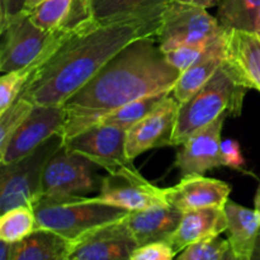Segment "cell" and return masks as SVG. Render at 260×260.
Instances as JSON below:
<instances>
[{"label":"cell","mask_w":260,"mask_h":260,"mask_svg":"<svg viewBox=\"0 0 260 260\" xmlns=\"http://www.w3.org/2000/svg\"><path fill=\"white\" fill-rule=\"evenodd\" d=\"M180 71L168 62L156 38H141L119 51L65 104L63 141L94 126L102 116L131 102L173 91Z\"/></svg>","instance_id":"cell-1"},{"label":"cell","mask_w":260,"mask_h":260,"mask_svg":"<svg viewBox=\"0 0 260 260\" xmlns=\"http://www.w3.org/2000/svg\"><path fill=\"white\" fill-rule=\"evenodd\" d=\"M160 18L94 20L60 46L20 93L35 106L61 107L88 84L119 51L141 38H156Z\"/></svg>","instance_id":"cell-2"},{"label":"cell","mask_w":260,"mask_h":260,"mask_svg":"<svg viewBox=\"0 0 260 260\" xmlns=\"http://www.w3.org/2000/svg\"><path fill=\"white\" fill-rule=\"evenodd\" d=\"M32 208L37 230L57 234L69 243L128 215V211L107 205L96 197L79 196L42 194Z\"/></svg>","instance_id":"cell-3"},{"label":"cell","mask_w":260,"mask_h":260,"mask_svg":"<svg viewBox=\"0 0 260 260\" xmlns=\"http://www.w3.org/2000/svg\"><path fill=\"white\" fill-rule=\"evenodd\" d=\"M248 90L236 80L223 62L194 95L179 103L173 146L182 145L188 137L221 116H240Z\"/></svg>","instance_id":"cell-4"},{"label":"cell","mask_w":260,"mask_h":260,"mask_svg":"<svg viewBox=\"0 0 260 260\" xmlns=\"http://www.w3.org/2000/svg\"><path fill=\"white\" fill-rule=\"evenodd\" d=\"M0 33V71L7 74L30 63L41 68L76 32H45L30 20L28 12H23L13 18Z\"/></svg>","instance_id":"cell-5"},{"label":"cell","mask_w":260,"mask_h":260,"mask_svg":"<svg viewBox=\"0 0 260 260\" xmlns=\"http://www.w3.org/2000/svg\"><path fill=\"white\" fill-rule=\"evenodd\" d=\"M63 145L61 135L51 137L27 156L0 164V212L20 206L32 207L42 196V177L48 160Z\"/></svg>","instance_id":"cell-6"},{"label":"cell","mask_w":260,"mask_h":260,"mask_svg":"<svg viewBox=\"0 0 260 260\" xmlns=\"http://www.w3.org/2000/svg\"><path fill=\"white\" fill-rule=\"evenodd\" d=\"M228 33L207 9L172 2L161 15L156 41L162 51L183 45L208 46Z\"/></svg>","instance_id":"cell-7"},{"label":"cell","mask_w":260,"mask_h":260,"mask_svg":"<svg viewBox=\"0 0 260 260\" xmlns=\"http://www.w3.org/2000/svg\"><path fill=\"white\" fill-rule=\"evenodd\" d=\"M98 164L62 146L48 160L42 177V194L86 197L99 193L103 177Z\"/></svg>","instance_id":"cell-8"},{"label":"cell","mask_w":260,"mask_h":260,"mask_svg":"<svg viewBox=\"0 0 260 260\" xmlns=\"http://www.w3.org/2000/svg\"><path fill=\"white\" fill-rule=\"evenodd\" d=\"M99 201L128 212L169 205L167 188H159L142 177L135 165L107 173L98 194Z\"/></svg>","instance_id":"cell-9"},{"label":"cell","mask_w":260,"mask_h":260,"mask_svg":"<svg viewBox=\"0 0 260 260\" xmlns=\"http://www.w3.org/2000/svg\"><path fill=\"white\" fill-rule=\"evenodd\" d=\"M127 131L109 124H95L63 141V146L98 164L107 173L134 165L126 154Z\"/></svg>","instance_id":"cell-10"},{"label":"cell","mask_w":260,"mask_h":260,"mask_svg":"<svg viewBox=\"0 0 260 260\" xmlns=\"http://www.w3.org/2000/svg\"><path fill=\"white\" fill-rule=\"evenodd\" d=\"M66 119L68 112L63 106H35L13 135L4 151L0 152V164L17 161L35 151L51 137L62 134Z\"/></svg>","instance_id":"cell-11"},{"label":"cell","mask_w":260,"mask_h":260,"mask_svg":"<svg viewBox=\"0 0 260 260\" xmlns=\"http://www.w3.org/2000/svg\"><path fill=\"white\" fill-rule=\"evenodd\" d=\"M126 217L101 226L70 243L68 260H129L137 248Z\"/></svg>","instance_id":"cell-12"},{"label":"cell","mask_w":260,"mask_h":260,"mask_svg":"<svg viewBox=\"0 0 260 260\" xmlns=\"http://www.w3.org/2000/svg\"><path fill=\"white\" fill-rule=\"evenodd\" d=\"M178 108L179 102L174 96H164L146 117L127 131L126 154L129 160L134 161L149 150L173 146Z\"/></svg>","instance_id":"cell-13"},{"label":"cell","mask_w":260,"mask_h":260,"mask_svg":"<svg viewBox=\"0 0 260 260\" xmlns=\"http://www.w3.org/2000/svg\"><path fill=\"white\" fill-rule=\"evenodd\" d=\"M221 116L212 123L188 137L177 152L175 167L185 175H203L208 170L221 167V132L225 119Z\"/></svg>","instance_id":"cell-14"},{"label":"cell","mask_w":260,"mask_h":260,"mask_svg":"<svg viewBox=\"0 0 260 260\" xmlns=\"http://www.w3.org/2000/svg\"><path fill=\"white\" fill-rule=\"evenodd\" d=\"M231 187L225 182L200 174L185 175L174 187L167 188L168 203L183 213L202 208H225Z\"/></svg>","instance_id":"cell-15"},{"label":"cell","mask_w":260,"mask_h":260,"mask_svg":"<svg viewBox=\"0 0 260 260\" xmlns=\"http://www.w3.org/2000/svg\"><path fill=\"white\" fill-rule=\"evenodd\" d=\"M28 14L45 32L74 33L94 22L93 0H43Z\"/></svg>","instance_id":"cell-16"},{"label":"cell","mask_w":260,"mask_h":260,"mask_svg":"<svg viewBox=\"0 0 260 260\" xmlns=\"http://www.w3.org/2000/svg\"><path fill=\"white\" fill-rule=\"evenodd\" d=\"M225 63L241 85L260 93V37L256 33L229 30Z\"/></svg>","instance_id":"cell-17"},{"label":"cell","mask_w":260,"mask_h":260,"mask_svg":"<svg viewBox=\"0 0 260 260\" xmlns=\"http://www.w3.org/2000/svg\"><path fill=\"white\" fill-rule=\"evenodd\" d=\"M228 229L225 208L210 207L184 212L179 226L168 243L175 251L182 253L185 248L201 241L217 238Z\"/></svg>","instance_id":"cell-18"},{"label":"cell","mask_w":260,"mask_h":260,"mask_svg":"<svg viewBox=\"0 0 260 260\" xmlns=\"http://www.w3.org/2000/svg\"><path fill=\"white\" fill-rule=\"evenodd\" d=\"M183 212L170 205L128 212L126 223L137 245L169 241L179 226Z\"/></svg>","instance_id":"cell-19"},{"label":"cell","mask_w":260,"mask_h":260,"mask_svg":"<svg viewBox=\"0 0 260 260\" xmlns=\"http://www.w3.org/2000/svg\"><path fill=\"white\" fill-rule=\"evenodd\" d=\"M228 35L229 30L226 35L211 43L203 55L193 65L180 73L179 79L172 91L173 96L179 103H183L194 95L225 62Z\"/></svg>","instance_id":"cell-20"},{"label":"cell","mask_w":260,"mask_h":260,"mask_svg":"<svg viewBox=\"0 0 260 260\" xmlns=\"http://www.w3.org/2000/svg\"><path fill=\"white\" fill-rule=\"evenodd\" d=\"M228 240L230 249L240 260H249L260 230V217L250 210L229 200L225 206Z\"/></svg>","instance_id":"cell-21"},{"label":"cell","mask_w":260,"mask_h":260,"mask_svg":"<svg viewBox=\"0 0 260 260\" xmlns=\"http://www.w3.org/2000/svg\"><path fill=\"white\" fill-rule=\"evenodd\" d=\"M173 0H93L94 20L108 23L122 19L160 18Z\"/></svg>","instance_id":"cell-22"},{"label":"cell","mask_w":260,"mask_h":260,"mask_svg":"<svg viewBox=\"0 0 260 260\" xmlns=\"http://www.w3.org/2000/svg\"><path fill=\"white\" fill-rule=\"evenodd\" d=\"M70 243L57 234L36 230L19 243L13 244L10 260H66Z\"/></svg>","instance_id":"cell-23"},{"label":"cell","mask_w":260,"mask_h":260,"mask_svg":"<svg viewBox=\"0 0 260 260\" xmlns=\"http://www.w3.org/2000/svg\"><path fill=\"white\" fill-rule=\"evenodd\" d=\"M217 20L225 29L255 32L260 0H220Z\"/></svg>","instance_id":"cell-24"},{"label":"cell","mask_w":260,"mask_h":260,"mask_svg":"<svg viewBox=\"0 0 260 260\" xmlns=\"http://www.w3.org/2000/svg\"><path fill=\"white\" fill-rule=\"evenodd\" d=\"M37 230L35 211L29 206H20L2 213L0 240L15 244Z\"/></svg>","instance_id":"cell-25"},{"label":"cell","mask_w":260,"mask_h":260,"mask_svg":"<svg viewBox=\"0 0 260 260\" xmlns=\"http://www.w3.org/2000/svg\"><path fill=\"white\" fill-rule=\"evenodd\" d=\"M164 96L167 95L149 96V98L131 102L126 106L119 107V108L102 116L95 124H109V126H116L118 128L124 129V131H128L137 122L146 117L162 101Z\"/></svg>","instance_id":"cell-26"},{"label":"cell","mask_w":260,"mask_h":260,"mask_svg":"<svg viewBox=\"0 0 260 260\" xmlns=\"http://www.w3.org/2000/svg\"><path fill=\"white\" fill-rule=\"evenodd\" d=\"M35 104L32 102L19 96L12 106L0 113V152L4 151L13 135L29 116Z\"/></svg>","instance_id":"cell-27"},{"label":"cell","mask_w":260,"mask_h":260,"mask_svg":"<svg viewBox=\"0 0 260 260\" xmlns=\"http://www.w3.org/2000/svg\"><path fill=\"white\" fill-rule=\"evenodd\" d=\"M230 250L228 239L220 236L188 246L175 260H221Z\"/></svg>","instance_id":"cell-28"},{"label":"cell","mask_w":260,"mask_h":260,"mask_svg":"<svg viewBox=\"0 0 260 260\" xmlns=\"http://www.w3.org/2000/svg\"><path fill=\"white\" fill-rule=\"evenodd\" d=\"M208 46L183 45L173 47L168 51H162V52L165 53L168 62L182 73V71L187 70L190 65H193L203 55V52L207 50Z\"/></svg>","instance_id":"cell-29"},{"label":"cell","mask_w":260,"mask_h":260,"mask_svg":"<svg viewBox=\"0 0 260 260\" xmlns=\"http://www.w3.org/2000/svg\"><path fill=\"white\" fill-rule=\"evenodd\" d=\"M175 251L167 241L137 246L129 260H175Z\"/></svg>","instance_id":"cell-30"},{"label":"cell","mask_w":260,"mask_h":260,"mask_svg":"<svg viewBox=\"0 0 260 260\" xmlns=\"http://www.w3.org/2000/svg\"><path fill=\"white\" fill-rule=\"evenodd\" d=\"M221 167H228L231 169L241 170V168L245 164L243 154H241L240 145L235 140H222L221 142Z\"/></svg>","instance_id":"cell-31"},{"label":"cell","mask_w":260,"mask_h":260,"mask_svg":"<svg viewBox=\"0 0 260 260\" xmlns=\"http://www.w3.org/2000/svg\"><path fill=\"white\" fill-rule=\"evenodd\" d=\"M28 0H0V30L7 27L14 17L25 10Z\"/></svg>","instance_id":"cell-32"},{"label":"cell","mask_w":260,"mask_h":260,"mask_svg":"<svg viewBox=\"0 0 260 260\" xmlns=\"http://www.w3.org/2000/svg\"><path fill=\"white\" fill-rule=\"evenodd\" d=\"M173 2L196 5V7L205 8V9H208V8H212V7H217V5L220 4V0H173Z\"/></svg>","instance_id":"cell-33"},{"label":"cell","mask_w":260,"mask_h":260,"mask_svg":"<svg viewBox=\"0 0 260 260\" xmlns=\"http://www.w3.org/2000/svg\"><path fill=\"white\" fill-rule=\"evenodd\" d=\"M249 260H260V230L258 236H256L255 244H254L253 251H251V255Z\"/></svg>","instance_id":"cell-34"},{"label":"cell","mask_w":260,"mask_h":260,"mask_svg":"<svg viewBox=\"0 0 260 260\" xmlns=\"http://www.w3.org/2000/svg\"><path fill=\"white\" fill-rule=\"evenodd\" d=\"M254 203H255V211H256V213H258L259 217H260V185L258 187V189H256L255 198H254Z\"/></svg>","instance_id":"cell-35"},{"label":"cell","mask_w":260,"mask_h":260,"mask_svg":"<svg viewBox=\"0 0 260 260\" xmlns=\"http://www.w3.org/2000/svg\"><path fill=\"white\" fill-rule=\"evenodd\" d=\"M41 2H43V0H28L27 5H25V10H24V12H29V10H32L33 8L37 7V5L40 4Z\"/></svg>","instance_id":"cell-36"},{"label":"cell","mask_w":260,"mask_h":260,"mask_svg":"<svg viewBox=\"0 0 260 260\" xmlns=\"http://www.w3.org/2000/svg\"><path fill=\"white\" fill-rule=\"evenodd\" d=\"M221 260H240V259H239L238 256H236L235 254L233 253V250H231V249H230V250H229L228 253L225 254V256H223V258L221 259Z\"/></svg>","instance_id":"cell-37"},{"label":"cell","mask_w":260,"mask_h":260,"mask_svg":"<svg viewBox=\"0 0 260 260\" xmlns=\"http://www.w3.org/2000/svg\"><path fill=\"white\" fill-rule=\"evenodd\" d=\"M254 33H256V35L259 36L260 37V13H259V15H258V19H256V24H255V32Z\"/></svg>","instance_id":"cell-38"},{"label":"cell","mask_w":260,"mask_h":260,"mask_svg":"<svg viewBox=\"0 0 260 260\" xmlns=\"http://www.w3.org/2000/svg\"><path fill=\"white\" fill-rule=\"evenodd\" d=\"M66 260H68V259H66Z\"/></svg>","instance_id":"cell-39"}]
</instances>
